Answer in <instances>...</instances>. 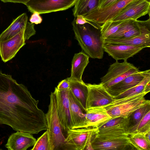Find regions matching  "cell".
I'll return each instance as SVG.
<instances>
[{"label": "cell", "instance_id": "1", "mask_svg": "<svg viewBox=\"0 0 150 150\" xmlns=\"http://www.w3.org/2000/svg\"><path fill=\"white\" fill-rule=\"evenodd\" d=\"M38 102L26 86L0 71V124L32 134L46 130L45 115Z\"/></svg>", "mask_w": 150, "mask_h": 150}, {"label": "cell", "instance_id": "2", "mask_svg": "<svg viewBox=\"0 0 150 150\" xmlns=\"http://www.w3.org/2000/svg\"><path fill=\"white\" fill-rule=\"evenodd\" d=\"M83 25L76 23L75 18L72 22L76 39L83 52L93 59L103 58L104 39L100 31L98 32L92 29L88 24Z\"/></svg>", "mask_w": 150, "mask_h": 150}, {"label": "cell", "instance_id": "3", "mask_svg": "<svg viewBox=\"0 0 150 150\" xmlns=\"http://www.w3.org/2000/svg\"><path fill=\"white\" fill-rule=\"evenodd\" d=\"M50 99L48 110L45 114L50 150H70L66 141L67 132L63 129L57 112L53 92H51Z\"/></svg>", "mask_w": 150, "mask_h": 150}, {"label": "cell", "instance_id": "4", "mask_svg": "<svg viewBox=\"0 0 150 150\" xmlns=\"http://www.w3.org/2000/svg\"><path fill=\"white\" fill-rule=\"evenodd\" d=\"M146 94L143 92L122 98L114 99L111 103L103 107L112 118L120 117L127 118L137 109L150 104V101L145 98Z\"/></svg>", "mask_w": 150, "mask_h": 150}, {"label": "cell", "instance_id": "5", "mask_svg": "<svg viewBox=\"0 0 150 150\" xmlns=\"http://www.w3.org/2000/svg\"><path fill=\"white\" fill-rule=\"evenodd\" d=\"M36 33L34 24L29 22L27 27L7 40L0 42V55L4 62L10 60L25 44L28 40Z\"/></svg>", "mask_w": 150, "mask_h": 150}, {"label": "cell", "instance_id": "6", "mask_svg": "<svg viewBox=\"0 0 150 150\" xmlns=\"http://www.w3.org/2000/svg\"><path fill=\"white\" fill-rule=\"evenodd\" d=\"M91 143L94 150L135 149L129 143L128 135L126 133L111 134H97Z\"/></svg>", "mask_w": 150, "mask_h": 150}, {"label": "cell", "instance_id": "7", "mask_svg": "<svg viewBox=\"0 0 150 150\" xmlns=\"http://www.w3.org/2000/svg\"><path fill=\"white\" fill-rule=\"evenodd\" d=\"M140 71L127 60L120 63L116 61L110 65L107 73L100 79L101 83L106 89L128 76Z\"/></svg>", "mask_w": 150, "mask_h": 150}, {"label": "cell", "instance_id": "8", "mask_svg": "<svg viewBox=\"0 0 150 150\" xmlns=\"http://www.w3.org/2000/svg\"><path fill=\"white\" fill-rule=\"evenodd\" d=\"M98 132V128L90 127L69 129L66 141L70 150H84Z\"/></svg>", "mask_w": 150, "mask_h": 150}, {"label": "cell", "instance_id": "9", "mask_svg": "<svg viewBox=\"0 0 150 150\" xmlns=\"http://www.w3.org/2000/svg\"><path fill=\"white\" fill-rule=\"evenodd\" d=\"M133 0H117L112 4L103 8H97L83 15L87 21L98 25L115 18L122 10Z\"/></svg>", "mask_w": 150, "mask_h": 150}, {"label": "cell", "instance_id": "10", "mask_svg": "<svg viewBox=\"0 0 150 150\" xmlns=\"http://www.w3.org/2000/svg\"><path fill=\"white\" fill-rule=\"evenodd\" d=\"M69 90H58L55 87L53 92L58 117L63 129L67 132L74 127L68 97Z\"/></svg>", "mask_w": 150, "mask_h": 150}, {"label": "cell", "instance_id": "11", "mask_svg": "<svg viewBox=\"0 0 150 150\" xmlns=\"http://www.w3.org/2000/svg\"><path fill=\"white\" fill-rule=\"evenodd\" d=\"M148 33H150V18L144 21L128 19L124 21L116 32L106 38L125 39Z\"/></svg>", "mask_w": 150, "mask_h": 150}, {"label": "cell", "instance_id": "12", "mask_svg": "<svg viewBox=\"0 0 150 150\" xmlns=\"http://www.w3.org/2000/svg\"><path fill=\"white\" fill-rule=\"evenodd\" d=\"M77 0H30L26 4L28 10L40 14L65 10L75 5Z\"/></svg>", "mask_w": 150, "mask_h": 150}, {"label": "cell", "instance_id": "13", "mask_svg": "<svg viewBox=\"0 0 150 150\" xmlns=\"http://www.w3.org/2000/svg\"><path fill=\"white\" fill-rule=\"evenodd\" d=\"M149 0H133L128 3L112 21L137 20L147 14L150 15Z\"/></svg>", "mask_w": 150, "mask_h": 150}, {"label": "cell", "instance_id": "14", "mask_svg": "<svg viewBox=\"0 0 150 150\" xmlns=\"http://www.w3.org/2000/svg\"><path fill=\"white\" fill-rule=\"evenodd\" d=\"M86 85L88 89L86 109L91 107L103 106L113 100V97L101 83H87Z\"/></svg>", "mask_w": 150, "mask_h": 150}, {"label": "cell", "instance_id": "15", "mask_svg": "<svg viewBox=\"0 0 150 150\" xmlns=\"http://www.w3.org/2000/svg\"><path fill=\"white\" fill-rule=\"evenodd\" d=\"M144 47L136 46L116 43L104 42V51L116 61L127 60L142 49Z\"/></svg>", "mask_w": 150, "mask_h": 150}, {"label": "cell", "instance_id": "16", "mask_svg": "<svg viewBox=\"0 0 150 150\" xmlns=\"http://www.w3.org/2000/svg\"><path fill=\"white\" fill-rule=\"evenodd\" d=\"M150 75V69L130 75L119 82L106 89L113 98L139 83L146 77Z\"/></svg>", "mask_w": 150, "mask_h": 150}, {"label": "cell", "instance_id": "17", "mask_svg": "<svg viewBox=\"0 0 150 150\" xmlns=\"http://www.w3.org/2000/svg\"><path fill=\"white\" fill-rule=\"evenodd\" d=\"M36 141L32 134L17 131L10 136L5 146L8 150H26L33 146Z\"/></svg>", "mask_w": 150, "mask_h": 150}, {"label": "cell", "instance_id": "18", "mask_svg": "<svg viewBox=\"0 0 150 150\" xmlns=\"http://www.w3.org/2000/svg\"><path fill=\"white\" fill-rule=\"evenodd\" d=\"M73 129L86 127V111L83 108L69 89L68 94Z\"/></svg>", "mask_w": 150, "mask_h": 150}, {"label": "cell", "instance_id": "19", "mask_svg": "<svg viewBox=\"0 0 150 150\" xmlns=\"http://www.w3.org/2000/svg\"><path fill=\"white\" fill-rule=\"evenodd\" d=\"M85 117L86 127H90L98 128L112 118L103 106L87 108Z\"/></svg>", "mask_w": 150, "mask_h": 150}, {"label": "cell", "instance_id": "20", "mask_svg": "<svg viewBox=\"0 0 150 150\" xmlns=\"http://www.w3.org/2000/svg\"><path fill=\"white\" fill-rule=\"evenodd\" d=\"M127 118L118 117L111 118L98 127V134L126 133Z\"/></svg>", "mask_w": 150, "mask_h": 150}, {"label": "cell", "instance_id": "21", "mask_svg": "<svg viewBox=\"0 0 150 150\" xmlns=\"http://www.w3.org/2000/svg\"><path fill=\"white\" fill-rule=\"evenodd\" d=\"M89 57L82 51L74 54L72 61L71 76L68 78L69 80L83 81L82 77L89 62Z\"/></svg>", "mask_w": 150, "mask_h": 150}, {"label": "cell", "instance_id": "22", "mask_svg": "<svg viewBox=\"0 0 150 150\" xmlns=\"http://www.w3.org/2000/svg\"><path fill=\"white\" fill-rule=\"evenodd\" d=\"M26 13H23L14 19L10 25L0 34V42L12 38L22 30L26 28L29 22Z\"/></svg>", "mask_w": 150, "mask_h": 150}, {"label": "cell", "instance_id": "23", "mask_svg": "<svg viewBox=\"0 0 150 150\" xmlns=\"http://www.w3.org/2000/svg\"><path fill=\"white\" fill-rule=\"evenodd\" d=\"M104 42L116 43L145 48L150 47V33H145L130 38L125 39L105 38Z\"/></svg>", "mask_w": 150, "mask_h": 150}, {"label": "cell", "instance_id": "24", "mask_svg": "<svg viewBox=\"0 0 150 150\" xmlns=\"http://www.w3.org/2000/svg\"><path fill=\"white\" fill-rule=\"evenodd\" d=\"M69 80L70 84L69 89L83 108L86 111L88 94V89L86 84L83 81Z\"/></svg>", "mask_w": 150, "mask_h": 150}, {"label": "cell", "instance_id": "25", "mask_svg": "<svg viewBox=\"0 0 150 150\" xmlns=\"http://www.w3.org/2000/svg\"><path fill=\"white\" fill-rule=\"evenodd\" d=\"M100 0H77L73 9L75 17L83 15L97 8Z\"/></svg>", "mask_w": 150, "mask_h": 150}, {"label": "cell", "instance_id": "26", "mask_svg": "<svg viewBox=\"0 0 150 150\" xmlns=\"http://www.w3.org/2000/svg\"><path fill=\"white\" fill-rule=\"evenodd\" d=\"M150 110V104L144 105L135 110L127 118L126 133L129 132L140 122L146 114Z\"/></svg>", "mask_w": 150, "mask_h": 150}, {"label": "cell", "instance_id": "27", "mask_svg": "<svg viewBox=\"0 0 150 150\" xmlns=\"http://www.w3.org/2000/svg\"><path fill=\"white\" fill-rule=\"evenodd\" d=\"M129 143L135 149L150 150V142L143 133L139 132L132 133L128 134Z\"/></svg>", "mask_w": 150, "mask_h": 150}, {"label": "cell", "instance_id": "28", "mask_svg": "<svg viewBox=\"0 0 150 150\" xmlns=\"http://www.w3.org/2000/svg\"><path fill=\"white\" fill-rule=\"evenodd\" d=\"M125 20L107 21L100 26V30L104 39L107 38L116 32Z\"/></svg>", "mask_w": 150, "mask_h": 150}, {"label": "cell", "instance_id": "29", "mask_svg": "<svg viewBox=\"0 0 150 150\" xmlns=\"http://www.w3.org/2000/svg\"><path fill=\"white\" fill-rule=\"evenodd\" d=\"M149 81H150V75L145 77L142 81L137 85L114 97L113 99H117L122 98L144 92L145 86Z\"/></svg>", "mask_w": 150, "mask_h": 150}, {"label": "cell", "instance_id": "30", "mask_svg": "<svg viewBox=\"0 0 150 150\" xmlns=\"http://www.w3.org/2000/svg\"><path fill=\"white\" fill-rule=\"evenodd\" d=\"M149 131H150V110L146 114L138 124L132 129L128 134L135 132L144 134Z\"/></svg>", "mask_w": 150, "mask_h": 150}, {"label": "cell", "instance_id": "31", "mask_svg": "<svg viewBox=\"0 0 150 150\" xmlns=\"http://www.w3.org/2000/svg\"><path fill=\"white\" fill-rule=\"evenodd\" d=\"M31 150H50L49 133L46 130L39 137Z\"/></svg>", "mask_w": 150, "mask_h": 150}, {"label": "cell", "instance_id": "32", "mask_svg": "<svg viewBox=\"0 0 150 150\" xmlns=\"http://www.w3.org/2000/svg\"><path fill=\"white\" fill-rule=\"evenodd\" d=\"M75 22L76 24L79 25H83L86 23H88L97 29H98V28L92 23L91 22H89L86 20L84 17L83 15H78L76 17H75Z\"/></svg>", "mask_w": 150, "mask_h": 150}, {"label": "cell", "instance_id": "33", "mask_svg": "<svg viewBox=\"0 0 150 150\" xmlns=\"http://www.w3.org/2000/svg\"><path fill=\"white\" fill-rule=\"evenodd\" d=\"M29 21L31 23L38 24L42 22V19L38 13L35 12L31 15Z\"/></svg>", "mask_w": 150, "mask_h": 150}, {"label": "cell", "instance_id": "34", "mask_svg": "<svg viewBox=\"0 0 150 150\" xmlns=\"http://www.w3.org/2000/svg\"><path fill=\"white\" fill-rule=\"evenodd\" d=\"M69 82L67 78L59 82L56 87L58 90H63L69 89Z\"/></svg>", "mask_w": 150, "mask_h": 150}, {"label": "cell", "instance_id": "35", "mask_svg": "<svg viewBox=\"0 0 150 150\" xmlns=\"http://www.w3.org/2000/svg\"><path fill=\"white\" fill-rule=\"evenodd\" d=\"M117 0H100L98 8H103L114 3Z\"/></svg>", "mask_w": 150, "mask_h": 150}, {"label": "cell", "instance_id": "36", "mask_svg": "<svg viewBox=\"0 0 150 150\" xmlns=\"http://www.w3.org/2000/svg\"><path fill=\"white\" fill-rule=\"evenodd\" d=\"M4 3L12 2L14 3H20L26 5L30 0H0Z\"/></svg>", "mask_w": 150, "mask_h": 150}, {"label": "cell", "instance_id": "37", "mask_svg": "<svg viewBox=\"0 0 150 150\" xmlns=\"http://www.w3.org/2000/svg\"><path fill=\"white\" fill-rule=\"evenodd\" d=\"M150 91V81L148 82L146 84L144 89V92L147 93Z\"/></svg>", "mask_w": 150, "mask_h": 150}, {"label": "cell", "instance_id": "38", "mask_svg": "<svg viewBox=\"0 0 150 150\" xmlns=\"http://www.w3.org/2000/svg\"><path fill=\"white\" fill-rule=\"evenodd\" d=\"M147 140L150 142V131L144 134Z\"/></svg>", "mask_w": 150, "mask_h": 150}]
</instances>
